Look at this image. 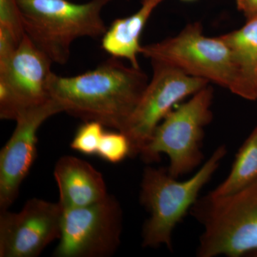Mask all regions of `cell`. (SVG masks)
Here are the masks:
<instances>
[{
    "mask_svg": "<svg viewBox=\"0 0 257 257\" xmlns=\"http://www.w3.org/2000/svg\"><path fill=\"white\" fill-rule=\"evenodd\" d=\"M112 0L76 4L69 0H18L25 34L53 63L68 62L71 47L83 37L104 36L101 13Z\"/></svg>",
    "mask_w": 257,
    "mask_h": 257,
    "instance_id": "cell-3",
    "label": "cell"
},
{
    "mask_svg": "<svg viewBox=\"0 0 257 257\" xmlns=\"http://www.w3.org/2000/svg\"><path fill=\"white\" fill-rule=\"evenodd\" d=\"M54 177L63 209L86 207L108 197L100 172L77 157H61L56 163Z\"/></svg>",
    "mask_w": 257,
    "mask_h": 257,
    "instance_id": "cell-12",
    "label": "cell"
},
{
    "mask_svg": "<svg viewBox=\"0 0 257 257\" xmlns=\"http://www.w3.org/2000/svg\"><path fill=\"white\" fill-rule=\"evenodd\" d=\"M52 61L26 35L0 61V118L15 120L51 99Z\"/></svg>",
    "mask_w": 257,
    "mask_h": 257,
    "instance_id": "cell-7",
    "label": "cell"
},
{
    "mask_svg": "<svg viewBox=\"0 0 257 257\" xmlns=\"http://www.w3.org/2000/svg\"><path fill=\"white\" fill-rule=\"evenodd\" d=\"M182 1L192 2V1H195V0H182Z\"/></svg>",
    "mask_w": 257,
    "mask_h": 257,
    "instance_id": "cell-21",
    "label": "cell"
},
{
    "mask_svg": "<svg viewBox=\"0 0 257 257\" xmlns=\"http://www.w3.org/2000/svg\"><path fill=\"white\" fill-rule=\"evenodd\" d=\"M226 154V145H219L199 170L184 181L172 177L166 168L145 169L140 199L150 216L143 226V246L157 248L165 245L172 249V234L176 226L190 212L201 190Z\"/></svg>",
    "mask_w": 257,
    "mask_h": 257,
    "instance_id": "cell-2",
    "label": "cell"
},
{
    "mask_svg": "<svg viewBox=\"0 0 257 257\" xmlns=\"http://www.w3.org/2000/svg\"><path fill=\"white\" fill-rule=\"evenodd\" d=\"M140 54L229 90L234 85L236 69L229 46L221 36L204 35L200 23L189 24L175 37L142 46Z\"/></svg>",
    "mask_w": 257,
    "mask_h": 257,
    "instance_id": "cell-6",
    "label": "cell"
},
{
    "mask_svg": "<svg viewBox=\"0 0 257 257\" xmlns=\"http://www.w3.org/2000/svg\"><path fill=\"white\" fill-rule=\"evenodd\" d=\"M221 37L231 50L236 69L230 91L243 99L257 100V16Z\"/></svg>",
    "mask_w": 257,
    "mask_h": 257,
    "instance_id": "cell-13",
    "label": "cell"
},
{
    "mask_svg": "<svg viewBox=\"0 0 257 257\" xmlns=\"http://www.w3.org/2000/svg\"><path fill=\"white\" fill-rule=\"evenodd\" d=\"M63 112L51 99L16 120L14 133L0 152V210H6L18 197L20 186L37 155V132L51 116Z\"/></svg>",
    "mask_w": 257,
    "mask_h": 257,
    "instance_id": "cell-11",
    "label": "cell"
},
{
    "mask_svg": "<svg viewBox=\"0 0 257 257\" xmlns=\"http://www.w3.org/2000/svg\"><path fill=\"white\" fill-rule=\"evenodd\" d=\"M104 126L97 121H85L77 130L71 147L84 155L97 153L98 147L104 133Z\"/></svg>",
    "mask_w": 257,
    "mask_h": 257,
    "instance_id": "cell-17",
    "label": "cell"
},
{
    "mask_svg": "<svg viewBox=\"0 0 257 257\" xmlns=\"http://www.w3.org/2000/svg\"><path fill=\"white\" fill-rule=\"evenodd\" d=\"M203 230L198 257H239L257 252V180L227 195L209 192L190 210Z\"/></svg>",
    "mask_w": 257,
    "mask_h": 257,
    "instance_id": "cell-4",
    "label": "cell"
},
{
    "mask_svg": "<svg viewBox=\"0 0 257 257\" xmlns=\"http://www.w3.org/2000/svg\"><path fill=\"white\" fill-rule=\"evenodd\" d=\"M0 256L37 257L61 234L60 202L30 199L18 213L0 210Z\"/></svg>",
    "mask_w": 257,
    "mask_h": 257,
    "instance_id": "cell-10",
    "label": "cell"
},
{
    "mask_svg": "<svg viewBox=\"0 0 257 257\" xmlns=\"http://www.w3.org/2000/svg\"><path fill=\"white\" fill-rule=\"evenodd\" d=\"M238 10L249 20L257 16V0H235Z\"/></svg>",
    "mask_w": 257,
    "mask_h": 257,
    "instance_id": "cell-19",
    "label": "cell"
},
{
    "mask_svg": "<svg viewBox=\"0 0 257 257\" xmlns=\"http://www.w3.org/2000/svg\"><path fill=\"white\" fill-rule=\"evenodd\" d=\"M251 256L257 257V252L252 253V254H251Z\"/></svg>",
    "mask_w": 257,
    "mask_h": 257,
    "instance_id": "cell-20",
    "label": "cell"
},
{
    "mask_svg": "<svg viewBox=\"0 0 257 257\" xmlns=\"http://www.w3.org/2000/svg\"><path fill=\"white\" fill-rule=\"evenodd\" d=\"M151 62L152 78L122 132L131 143V157L140 155L158 125L176 104L209 85L205 79L192 77L172 66Z\"/></svg>",
    "mask_w": 257,
    "mask_h": 257,
    "instance_id": "cell-9",
    "label": "cell"
},
{
    "mask_svg": "<svg viewBox=\"0 0 257 257\" xmlns=\"http://www.w3.org/2000/svg\"><path fill=\"white\" fill-rule=\"evenodd\" d=\"M148 82L141 68L124 65L111 57L78 75L54 73L50 95L63 112L122 133Z\"/></svg>",
    "mask_w": 257,
    "mask_h": 257,
    "instance_id": "cell-1",
    "label": "cell"
},
{
    "mask_svg": "<svg viewBox=\"0 0 257 257\" xmlns=\"http://www.w3.org/2000/svg\"><path fill=\"white\" fill-rule=\"evenodd\" d=\"M122 209L116 198L86 207L63 209L56 257H107L119 247Z\"/></svg>",
    "mask_w": 257,
    "mask_h": 257,
    "instance_id": "cell-8",
    "label": "cell"
},
{
    "mask_svg": "<svg viewBox=\"0 0 257 257\" xmlns=\"http://www.w3.org/2000/svg\"><path fill=\"white\" fill-rule=\"evenodd\" d=\"M257 180V125L240 147L229 175L211 193L227 195Z\"/></svg>",
    "mask_w": 257,
    "mask_h": 257,
    "instance_id": "cell-15",
    "label": "cell"
},
{
    "mask_svg": "<svg viewBox=\"0 0 257 257\" xmlns=\"http://www.w3.org/2000/svg\"><path fill=\"white\" fill-rule=\"evenodd\" d=\"M96 155L111 163H119L126 157H131V143L127 136L121 132H104Z\"/></svg>",
    "mask_w": 257,
    "mask_h": 257,
    "instance_id": "cell-16",
    "label": "cell"
},
{
    "mask_svg": "<svg viewBox=\"0 0 257 257\" xmlns=\"http://www.w3.org/2000/svg\"><path fill=\"white\" fill-rule=\"evenodd\" d=\"M0 30L9 33L18 42L25 35L18 0H0Z\"/></svg>",
    "mask_w": 257,
    "mask_h": 257,
    "instance_id": "cell-18",
    "label": "cell"
},
{
    "mask_svg": "<svg viewBox=\"0 0 257 257\" xmlns=\"http://www.w3.org/2000/svg\"><path fill=\"white\" fill-rule=\"evenodd\" d=\"M164 0H142L140 9L130 16L114 20L101 37V47L111 57L124 59L140 68V38L152 13Z\"/></svg>",
    "mask_w": 257,
    "mask_h": 257,
    "instance_id": "cell-14",
    "label": "cell"
},
{
    "mask_svg": "<svg viewBox=\"0 0 257 257\" xmlns=\"http://www.w3.org/2000/svg\"><path fill=\"white\" fill-rule=\"evenodd\" d=\"M212 88L207 86L188 101L172 109L154 132L140 155L147 163L169 157V173L175 178L190 173L204 160V128L212 119Z\"/></svg>",
    "mask_w": 257,
    "mask_h": 257,
    "instance_id": "cell-5",
    "label": "cell"
}]
</instances>
